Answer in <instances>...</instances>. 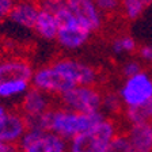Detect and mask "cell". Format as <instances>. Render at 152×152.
Wrapping results in <instances>:
<instances>
[{
	"mask_svg": "<svg viewBox=\"0 0 152 152\" xmlns=\"http://www.w3.org/2000/svg\"><path fill=\"white\" fill-rule=\"evenodd\" d=\"M102 111L94 113H76L64 107L49 110V130L64 140H71L76 134L92 129L104 120Z\"/></svg>",
	"mask_w": 152,
	"mask_h": 152,
	"instance_id": "obj_1",
	"label": "cell"
},
{
	"mask_svg": "<svg viewBox=\"0 0 152 152\" xmlns=\"http://www.w3.org/2000/svg\"><path fill=\"white\" fill-rule=\"evenodd\" d=\"M54 15L58 23V31L56 37L58 46L63 48L64 50L73 52L88 44L92 34L80 25L79 20L68 10L66 4L58 10Z\"/></svg>",
	"mask_w": 152,
	"mask_h": 152,
	"instance_id": "obj_2",
	"label": "cell"
},
{
	"mask_svg": "<svg viewBox=\"0 0 152 152\" xmlns=\"http://www.w3.org/2000/svg\"><path fill=\"white\" fill-rule=\"evenodd\" d=\"M115 124L104 118L92 129L82 132L69 141V152H107L109 144L117 134Z\"/></svg>",
	"mask_w": 152,
	"mask_h": 152,
	"instance_id": "obj_3",
	"label": "cell"
},
{
	"mask_svg": "<svg viewBox=\"0 0 152 152\" xmlns=\"http://www.w3.org/2000/svg\"><path fill=\"white\" fill-rule=\"evenodd\" d=\"M118 96L126 109L142 106L152 98V75L142 69L126 77L118 91Z\"/></svg>",
	"mask_w": 152,
	"mask_h": 152,
	"instance_id": "obj_4",
	"label": "cell"
},
{
	"mask_svg": "<svg viewBox=\"0 0 152 152\" xmlns=\"http://www.w3.org/2000/svg\"><path fill=\"white\" fill-rule=\"evenodd\" d=\"M102 92L94 86H76L60 95V102L66 110L76 113H94L101 111Z\"/></svg>",
	"mask_w": 152,
	"mask_h": 152,
	"instance_id": "obj_5",
	"label": "cell"
},
{
	"mask_svg": "<svg viewBox=\"0 0 152 152\" xmlns=\"http://www.w3.org/2000/svg\"><path fill=\"white\" fill-rule=\"evenodd\" d=\"M20 152H66V140L50 130L28 128L19 141Z\"/></svg>",
	"mask_w": 152,
	"mask_h": 152,
	"instance_id": "obj_6",
	"label": "cell"
},
{
	"mask_svg": "<svg viewBox=\"0 0 152 152\" xmlns=\"http://www.w3.org/2000/svg\"><path fill=\"white\" fill-rule=\"evenodd\" d=\"M50 65L75 86H94L99 77L94 65L77 58L58 57Z\"/></svg>",
	"mask_w": 152,
	"mask_h": 152,
	"instance_id": "obj_7",
	"label": "cell"
},
{
	"mask_svg": "<svg viewBox=\"0 0 152 152\" xmlns=\"http://www.w3.org/2000/svg\"><path fill=\"white\" fill-rule=\"evenodd\" d=\"M31 84L34 88L41 90L49 95H63L68 90L76 87L65 76H63L58 71L54 69L50 64L34 71Z\"/></svg>",
	"mask_w": 152,
	"mask_h": 152,
	"instance_id": "obj_8",
	"label": "cell"
},
{
	"mask_svg": "<svg viewBox=\"0 0 152 152\" xmlns=\"http://www.w3.org/2000/svg\"><path fill=\"white\" fill-rule=\"evenodd\" d=\"M72 15L91 34L98 33L104 25V15L99 11L95 0H65Z\"/></svg>",
	"mask_w": 152,
	"mask_h": 152,
	"instance_id": "obj_9",
	"label": "cell"
},
{
	"mask_svg": "<svg viewBox=\"0 0 152 152\" xmlns=\"http://www.w3.org/2000/svg\"><path fill=\"white\" fill-rule=\"evenodd\" d=\"M27 129V120L20 111H7L6 115L0 120V141L16 145Z\"/></svg>",
	"mask_w": 152,
	"mask_h": 152,
	"instance_id": "obj_10",
	"label": "cell"
},
{
	"mask_svg": "<svg viewBox=\"0 0 152 152\" xmlns=\"http://www.w3.org/2000/svg\"><path fill=\"white\" fill-rule=\"evenodd\" d=\"M34 69L30 61L23 57L0 58V83L10 80H27L31 83Z\"/></svg>",
	"mask_w": 152,
	"mask_h": 152,
	"instance_id": "obj_11",
	"label": "cell"
},
{
	"mask_svg": "<svg viewBox=\"0 0 152 152\" xmlns=\"http://www.w3.org/2000/svg\"><path fill=\"white\" fill-rule=\"evenodd\" d=\"M50 109H52V95L31 87L22 96L20 110L19 111L25 115L26 120H31V118L42 115Z\"/></svg>",
	"mask_w": 152,
	"mask_h": 152,
	"instance_id": "obj_12",
	"label": "cell"
},
{
	"mask_svg": "<svg viewBox=\"0 0 152 152\" xmlns=\"http://www.w3.org/2000/svg\"><path fill=\"white\" fill-rule=\"evenodd\" d=\"M38 12L39 6L37 0H16L8 19L18 27L33 30Z\"/></svg>",
	"mask_w": 152,
	"mask_h": 152,
	"instance_id": "obj_13",
	"label": "cell"
},
{
	"mask_svg": "<svg viewBox=\"0 0 152 152\" xmlns=\"http://www.w3.org/2000/svg\"><path fill=\"white\" fill-rule=\"evenodd\" d=\"M126 137L134 152H152V129L149 122L132 125Z\"/></svg>",
	"mask_w": 152,
	"mask_h": 152,
	"instance_id": "obj_14",
	"label": "cell"
},
{
	"mask_svg": "<svg viewBox=\"0 0 152 152\" xmlns=\"http://www.w3.org/2000/svg\"><path fill=\"white\" fill-rule=\"evenodd\" d=\"M33 30L42 39L54 41L57 37V31H58V23H57L56 15L46 11V10L39 8V12L37 15L35 25Z\"/></svg>",
	"mask_w": 152,
	"mask_h": 152,
	"instance_id": "obj_15",
	"label": "cell"
},
{
	"mask_svg": "<svg viewBox=\"0 0 152 152\" xmlns=\"http://www.w3.org/2000/svg\"><path fill=\"white\" fill-rule=\"evenodd\" d=\"M31 83L27 80H10V82L0 83V99L10 101V99L20 98L28 90Z\"/></svg>",
	"mask_w": 152,
	"mask_h": 152,
	"instance_id": "obj_16",
	"label": "cell"
},
{
	"mask_svg": "<svg viewBox=\"0 0 152 152\" xmlns=\"http://www.w3.org/2000/svg\"><path fill=\"white\" fill-rule=\"evenodd\" d=\"M147 6L148 3L145 0H121L120 12L128 20H136L142 15Z\"/></svg>",
	"mask_w": 152,
	"mask_h": 152,
	"instance_id": "obj_17",
	"label": "cell"
},
{
	"mask_svg": "<svg viewBox=\"0 0 152 152\" xmlns=\"http://www.w3.org/2000/svg\"><path fill=\"white\" fill-rule=\"evenodd\" d=\"M126 120L129 121L132 125L134 124H142V122H149L152 120V98L148 102L140 106V107H132L126 109L125 111Z\"/></svg>",
	"mask_w": 152,
	"mask_h": 152,
	"instance_id": "obj_18",
	"label": "cell"
},
{
	"mask_svg": "<svg viewBox=\"0 0 152 152\" xmlns=\"http://www.w3.org/2000/svg\"><path fill=\"white\" fill-rule=\"evenodd\" d=\"M111 50L115 54L133 53L137 50V42L130 35H120V37L114 38L111 42Z\"/></svg>",
	"mask_w": 152,
	"mask_h": 152,
	"instance_id": "obj_19",
	"label": "cell"
},
{
	"mask_svg": "<svg viewBox=\"0 0 152 152\" xmlns=\"http://www.w3.org/2000/svg\"><path fill=\"white\" fill-rule=\"evenodd\" d=\"M107 152H134L126 134H115L109 144Z\"/></svg>",
	"mask_w": 152,
	"mask_h": 152,
	"instance_id": "obj_20",
	"label": "cell"
},
{
	"mask_svg": "<svg viewBox=\"0 0 152 152\" xmlns=\"http://www.w3.org/2000/svg\"><path fill=\"white\" fill-rule=\"evenodd\" d=\"M121 106H122V102H121L118 94H114V92H107L102 96V107L104 111L107 113H118L121 110Z\"/></svg>",
	"mask_w": 152,
	"mask_h": 152,
	"instance_id": "obj_21",
	"label": "cell"
},
{
	"mask_svg": "<svg viewBox=\"0 0 152 152\" xmlns=\"http://www.w3.org/2000/svg\"><path fill=\"white\" fill-rule=\"evenodd\" d=\"M95 1H96V6H98L99 11L104 16L113 15V14L120 11L121 0H95Z\"/></svg>",
	"mask_w": 152,
	"mask_h": 152,
	"instance_id": "obj_22",
	"label": "cell"
},
{
	"mask_svg": "<svg viewBox=\"0 0 152 152\" xmlns=\"http://www.w3.org/2000/svg\"><path fill=\"white\" fill-rule=\"evenodd\" d=\"M140 71H142V68H141V64L137 60H129L122 66V73L125 75V77H130V76L139 73Z\"/></svg>",
	"mask_w": 152,
	"mask_h": 152,
	"instance_id": "obj_23",
	"label": "cell"
},
{
	"mask_svg": "<svg viewBox=\"0 0 152 152\" xmlns=\"http://www.w3.org/2000/svg\"><path fill=\"white\" fill-rule=\"evenodd\" d=\"M16 0H0V20L8 19Z\"/></svg>",
	"mask_w": 152,
	"mask_h": 152,
	"instance_id": "obj_24",
	"label": "cell"
},
{
	"mask_svg": "<svg viewBox=\"0 0 152 152\" xmlns=\"http://www.w3.org/2000/svg\"><path fill=\"white\" fill-rule=\"evenodd\" d=\"M139 56H140V58H142L144 61L152 64V46H149V45H142V46H140Z\"/></svg>",
	"mask_w": 152,
	"mask_h": 152,
	"instance_id": "obj_25",
	"label": "cell"
},
{
	"mask_svg": "<svg viewBox=\"0 0 152 152\" xmlns=\"http://www.w3.org/2000/svg\"><path fill=\"white\" fill-rule=\"evenodd\" d=\"M0 152H16V147L8 142L0 141Z\"/></svg>",
	"mask_w": 152,
	"mask_h": 152,
	"instance_id": "obj_26",
	"label": "cell"
},
{
	"mask_svg": "<svg viewBox=\"0 0 152 152\" xmlns=\"http://www.w3.org/2000/svg\"><path fill=\"white\" fill-rule=\"evenodd\" d=\"M7 111H8V110H7L6 106H4L3 103H0V120H1V118H3L4 115H6Z\"/></svg>",
	"mask_w": 152,
	"mask_h": 152,
	"instance_id": "obj_27",
	"label": "cell"
},
{
	"mask_svg": "<svg viewBox=\"0 0 152 152\" xmlns=\"http://www.w3.org/2000/svg\"><path fill=\"white\" fill-rule=\"evenodd\" d=\"M149 125H151V129H152V120L149 121Z\"/></svg>",
	"mask_w": 152,
	"mask_h": 152,
	"instance_id": "obj_28",
	"label": "cell"
},
{
	"mask_svg": "<svg viewBox=\"0 0 152 152\" xmlns=\"http://www.w3.org/2000/svg\"><path fill=\"white\" fill-rule=\"evenodd\" d=\"M145 1H147V3L149 4V3H151V1H152V0H145Z\"/></svg>",
	"mask_w": 152,
	"mask_h": 152,
	"instance_id": "obj_29",
	"label": "cell"
}]
</instances>
